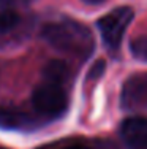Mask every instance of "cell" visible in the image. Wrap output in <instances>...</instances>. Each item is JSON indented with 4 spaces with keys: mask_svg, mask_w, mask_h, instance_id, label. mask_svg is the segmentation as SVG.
Here are the masks:
<instances>
[{
    "mask_svg": "<svg viewBox=\"0 0 147 149\" xmlns=\"http://www.w3.org/2000/svg\"><path fill=\"white\" fill-rule=\"evenodd\" d=\"M41 37L57 51L81 59L89 57L95 46L90 30L84 24L70 19L46 24L41 30Z\"/></svg>",
    "mask_w": 147,
    "mask_h": 149,
    "instance_id": "1",
    "label": "cell"
},
{
    "mask_svg": "<svg viewBox=\"0 0 147 149\" xmlns=\"http://www.w3.org/2000/svg\"><path fill=\"white\" fill-rule=\"evenodd\" d=\"M133 16H135V13L130 6H119V8H114L112 11H109L108 15H104L103 17H100L98 30L103 37L104 45L109 49L115 51L120 46L124 33L131 24Z\"/></svg>",
    "mask_w": 147,
    "mask_h": 149,
    "instance_id": "2",
    "label": "cell"
},
{
    "mask_svg": "<svg viewBox=\"0 0 147 149\" xmlns=\"http://www.w3.org/2000/svg\"><path fill=\"white\" fill-rule=\"evenodd\" d=\"M32 105L35 111L48 118H59L65 113L68 100L62 86L44 83L38 86L32 94Z\"/></svg>",
    "mask_w": 147,
    "mask_h": 149,
    "instance_id": "3",
    "label": "cell"
},
{
    "mask_svg": "<svg viewBox=\"0 0 147 149\" xmlns=\"http://www.w3.org/2000/svg\"><path fill=\"white\" fill-rule=\"evenodd\" d=\"M120 133L128 149H147V119L128 118L122 122Z\"/></svg>",
    "mask_w": 147,
    "mask_h": 149,
    "instance_id": "4",
    "label": "cell"
},
{
    "mask_svg": "<svg viewBox=\"0 0 147 149\" xmlns=\"http://www.w3.org/2000/svg\"><path fill=\"white\" fill-rule=\"evenodd\" d=\"M144 102H147V73L130 78L122 91V105L127 108H135Z\"/></svg>",
    "mask_w": 147,
    "mask_h": 149,
    "instance_id": "5",
    "label": "cell"
},
{
    "mask_svg": "<svg viewBox=\"0 0 147 149\" xmlns=\"http://www.w3.org/2000/svg\"><path fill=\"white\" fill-rule=\"evenodd\" d=\"M30 124L27 114L14 106L0 105V129L5 130H22Z\"/></svg>",
    "mask_w": 147,
    "mask_h": 149,
    "instance_id": "6",
    "label": "cell"
},
{
    "mask_svg": "<svg viewBox=\"0 0 147 149\" xmlns=\"http://www.w3.org/2000/svg\"><path fill=\"white\" fill-rule=\"evenodd\" d=\"M68 74H70V68L63 60H51L43 68V76L46 79V83L57 84V86H62L65 83Z\"/></svg>",
    "mask_w": 147,
    "mask_h": 149,
    "instance_id": "7",
    "label": "cell"
},
{
    "mask_svg": "<svg viewBox=\"0 0 147 149\" xmlns=\"http://www.w3.org/2000/svg\"><path fill=\"white\" fill-rule=\"evenodd\" d=\"M21 24V17L11 10H0V40L13 33Z\"/></svg>",
    "mask_w": 147,
    "mask_h": 149,
    "instance_id": "8",
    "label": "cell"
},
{
    "mask_svg": "<svg viewBox=\"0 0 147 149\" xmlns=\"http://www.w3.org/2000/svg\"><path fill=\"white\" fill-rule=\"evenodd\" d=\"M130 51L136 59L147 62V37H139L133 40L130 45Z\"/></svg>",
    "mask_w": 147,
    "mask_h": 149,
    "instance_id": "9",
    "label": "cell"
},
{
    "mask_svg": "<svg viewBox=\"0 0 147 149\" xmlns=\"http://www.w3.org/2000/svg\"><path fill=\"white\" fill-rule=\"evenodd\" d=\"M104 68H106L104 60H97V62L93 63V67L90 68V72H89V79H97V78H100L101 74H103Z\"/></svg>",
    "mask_w": 147,
    "mask_h": 149,
    "instance_id": "10",
    "label": "cell"
},
{
    "mask_svg": "<svg viewBox=\"0 0 147 149\" xmlns=\"http://www.w3.org/2000/svg\"><path fill=\"white\" fill-rule=\"evenodd\" d=\"M65 149H90L89 146H86V144H81V143H76V144H71V146L65 148Z\"/></svg>",
    "mask_w": 147,
    "mask_h": 149,
    "instance_id": "11",
    "label": "cell"
},
{
    "mask_svg": "<svg viewBox=\"0 0 147 149\" xmlns=\"http://www.w3.org/2000/svg\"><path fill=\"white\" fill-rule=\"evenodd\" d=\"M82 2L89 3V5H100V3H103L104 0H82Z\"/></svg>",
    "mask_w": 147,
    "mask_h": 149,
    "instance_id": "12",
    "label": "cell"
},
{
    "mask_svg": "<svg viewBox=\"0 0 147 149\" xmlns=\"http://www.w3.org/2000/svg\"><path fill=\"white\" fill-rule=\"evenodd\" d=\"M13 2H14V0H0L2 5H8V3H13Z\"/></svg>",
    "mask_w": 147,
    "mask_h": 149,
    "instance_id": "13",
    "label": "cell"
}]
</instances>
